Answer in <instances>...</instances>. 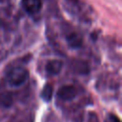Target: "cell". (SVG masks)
Masks as SVG:
<instances>
[{"instance_id": "6da1fadb", "label": "cell", "mask_w": 122, "mask_h": 122, "mask_svg": "<svg viewBox=\"0 0 122 122\" xmlns=\"http://www.w3.org/2000/svg\"><path fill=\"white\" fill-rule=\"evenodd\" d=\"M28 71L24 68L17 67L10 70L7 75V82L10 87H20L28 79Z\"/></svg>"}, {"instance_id": "7a4b0ae2", "label": "cell", "mask_w": 122, "mask_h": 122, "mask_svg": "<svg viewBox=\"0 0 122 122\" xmlns=\"http://www.w3.org/2000/svg\"><path fill=\"white\" fill-rule=\"evenodd\" d=\"M76 94H77V91L75 87L71 85L62 86L57 92L58 98L63 101H71L76 97Z\"/></svg>"}, {"instance_id": "3957f363", "label": "cell", "mask_w": 122, "mask_h": 122, "mask_svg": "<svg viewBox=\"0 0 122 122\" xmlns=\"http://www.w3.org/2000/svg\"><path fill=\"white\" fill-rule=\"evenodd\" d=\"M22 6L29 14H36L42 9V0H22Z\"/></svg>"}, {"instance_id": "277c9868", "label": "cell", "mask_w": 122, "mask_h": 122, "mask_svg": "<svg viewBox=\"0 0 122 122\" xmlns=\"http://www.w3.org/2000/svg\"><path fill=\"white\" fill-rule=\"evenodd\" d=\"M63 67V63L61 60L52 59L47 62L46 64V71L49 75H56L60 72Z\"/></svg>"}, {"instance_id": "5b68a950", "label": "cell", "mask_w": 122, "mask_h": 122, "mask_svg": "<svg viewBox=\"0 0 122 122\" xmlns=\"http://www.w3.org/2000/svg\"><path fill=\"white\" fill-rule=\"evenodd\" d=\"M66 40H67V43L68 45L71 47V48H79L82 46V37L79 33L77 32H71L69 34H67L66 36Z\"/></svg>"}, {"instance_id": "8992f818", "label": "cell", "mask_w": 122, "mask_h": 122, "mask_svg": "<svg viewBox=\"0 0 122 122\" xmlns=\"http://www.w3.org/2000/svg\"><path fill=\"white\" fill-rule=\"evenodd\" d=\"M52 93H53L52 86L51 84H47L41 92V96L45 101H50L52 97Z\"/></svg>"}, {"instance_id": "52a82bcc", "label": "cell", "mask_w": 122, "mask_h": 122, "mask_svg": "<svg viewBox=\"0 0 122 122\" xmlns=\"http://www.w3.org/2000/svg\"><path fill=\"white\" fill-rule=\"evenodd\" d=\"M0 103L5 107H9L12 103V96L10 92H2L0 94Z\"/></svg>"}, {"instance_id": "ba28073f", "label": "cell", "mask_w": 122, "mask_h": 122, "mask_svg": "<svg viewBox=\"0 0 122 122\" xmlns=\"http://www.w3.org/2000/svg\"><path fill=\"white\" fill-rule=\"evenodd\" d=\"M105 122H121V121H120V119H119L116 115H114V114H112V113H109V114L106 116Z\"/></svg>"}, {"instance_id": "9c48e42d", "label": "cell", "mask_w": 122, "mask_h": 122, "mask_svg": "<svg viewBox=\"0 0 122 122\" xmlns=\"http://www.w3.org/2000/svg\"><path fill=\"white\" fill-rule=\"evenodd\" d=\"M6 0H0V2H5Z\"/></svg>"}]
</instances>
